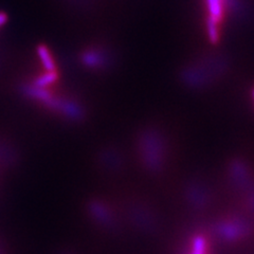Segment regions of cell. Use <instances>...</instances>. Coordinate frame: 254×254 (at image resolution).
I'll return each mask as SVG.
<instances>
[{
	"label": "cell",
	"mask_w": 254,
	"mask_h": 254,
	"mask_svg": "<svg viewBox=\"0 0 254 254\" xmlns=\"http://www.w3.org/2000/svg\"><path fill=\"white\" fill-rule=\"evenodd\" d=\"M194 246L193 254H203V244L201 240H198Z\"/></svg>",
	"instance_id": "cell-1"
},
{
	"label": "cell",
	"mask_w": 254,
	"mask_h": 254,
	"mask_svg": "<svg viewBox=\"0 0 254 254\" xmlns=\"http://www.w3.org/2000/svg\"><path fill=\"white\" fill-rule=\"evenodd\" d=\"M5 20H6L5 15H3V14L0 13V26H1L2 23H4V21H5Z\"/></svg>",
	"instance_id": "cell-2"
}]
</instances>
